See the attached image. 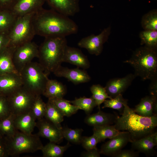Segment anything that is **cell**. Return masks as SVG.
<instances>
[{
    "label": "cell",
    "instance_id": "cell-1",
    "mask_svg": "<svg viewBox=\"0 0 157 157\" xmlns=\"http://www.w3.org/2000/svg\"><path fill=\"white\" fill-rule=\"evenodd\" d=\"M33 23L36 35L45 38L50 37H66L76 33V24L69 17L55 10L42 8L35 12Z\"/></svg>",
    "mask_w": 157,
    "mask_h": 157
},
{
    "label": "cell",
    "instance_id": "cell-2",
    "mask_svg": "<svg viewBox=\"0 0 157 157\" xmlns=\"http://www.w3.org/2000/svg\"><path fill=\"white\" fill-rule=\"evenodd\" d=\"M121 116H117L114 125L120 131H127L132 141L150 135L154 132L157 126V115L147 117L135 113L127 104Z\"/></svg>",
    "mask_w": 157,
    "mask_h": 157
},
{
    "label": "cell",
    "instance_id": "cell-3",
    "mask_svg": "<svg viewBox=\"0 0 157 157\" xmlns=\"http://www.w3.org/2000/svg\"><path fill=\"white\" fill-rule=\"evenodd\" d=\"M67 45L66 37L59 36L45 38L39 47V63L48 75L61 65Z\"/></svg>",
    "mask_w": 157,
    "mask_h": 157
},
{
    "label": "cell",
    "instance_id": "cell-4",
    "mask_svg": "<svg viewBox=\"0 0 157 157\" xmlns=\"http://www.w3.org/2000/svg\"><path fill=\"white\" fill-rule=\"evenodd\" d=\"M124 63L131 65L135 76L140 77L142 80H151L157 77V49L141 47Z\"/></svg>",
    "mask_w": 157,
    "mask_h": 157
},
{
    "label": "cell",
    "instance_id": "cell-5",
    "mask_svg": "<svg viewBox=\"0 0 157 157\" xmlns=\"http://www.w3.org/2000/svg\"><path fill=\"white\" fill-rule=\"evenodd\" d=\"M3 138L8 156L33 153L41 150L43 146L37 133L28 134L17 130L13 136Z\"/></svg>",
    "mask_w": 157,
    "mask_h": 157
},
{
    "label": "cell",
    "instance_id": "cell-6",
    "mask_svg": "<svg viewBox=\"0 0 157 157\" xmlns=\"http://www.w3.org/2000/svg\"><path fill=\"white\" fill-rule=\"evenodd\" d=\"M19 74L24 88L36 96L43 95L49 78L39 63L31 61Z\"/></svg>",
    "mask_w": 157,
    "mask_h": 157
},
{
    "label": "cell",
    "instance_id": "cell-7",
    "mask_svg": "<svg viewBox=\"0 0 157 157\" xmlns=\"http://www.w3.org/2000/svg\"><path fill=\"white\" fill-rule=\"evenodd\" d=\"M35 13L18 17L8 33L9 46L16 48L32 41L36 35L33 23Z\"/></svg>",
    "mask_w": 157,
    "mask_h": 157
},
{
    "label": "cell",
    "instance_id": "cell-8",
    "mask_svg": "<svg viewBox=\"0 0 157 157\" xmlns=\"http://www.w3.org/2000/svg\"><path fill=\"white\" fill-rule=\"evenodd\" d=\"M36 96L23 86L7 97L11 113L16 116L31 111Z\"/></svg>",
    "mask_w": 157,
    "mask_h": 157
},
{
    "label": "cell",
    "instance_id": "cell-9",
    "mask_svg": "<svg viewBox=\"0 0 157 157\" xmlns=\"http://www.w3.org/2000/svg\"><path fill=\"white\" fill-rule=\"evenodd\" d=\"M39 47L32 41L22 44L16 48L14 50L13 60L15 66L19 73L23 68L38 57Z\"/></svg>",
    "mask_w": 157,
    "mask_h": 157
},
{
    "label": "cell",
    "instance_id": "cell-10",
    "mask_svg": "<svg viewBox=\"0 0 157 157\" xmlns=\"http://www.w3.org/2000/svg\"><path fill=\"white\" fill-rule=\"evenodd\" d=\"M110 32L111 27L109 26L98 35L92 34L82 38L78 43V45L86 49L91 54L98 56L102 53L103 45L107 41Z\"/></svg>",
    "mask_w": 157,
    "mask_h": 157
},
{
    "label": "cell",
    "instance_id": "cell-11",
    "mask_svg": "<svg viewBox=\"0 0 157 157\" xmlns=\"http://www.w3.org/2000/svg\"><path fill=\"white\" fill-rule=\"evenodd\" d=\"M109 139L102 145L99 151L101 154L111 157H113L129 142H131L132 141L130 133L127 131H121Z\"/></svg>",
    "mask_w": 157,
    "mask_h": 157
},
{
    "label": "cell",
    "instance_id": "cell-12",
    "mask_svg": "<svg viewBox=\"0 0 157 157\" xmlns=\"http://www.w3.org/2000/svg\"><path fill=\"white\" fill-rule=\"evenodd\" d=\"M39 130L37 133L40 137L45 138L50 142L59 143L64 138L62 129L44 117L37 120L36 126Z\"/></svg>",
    "mask_w": 157,
    "mask_h": 157
},
{
    "label": "cell",
    "instance_id": "cell-13",
    "mask_svg": "<svg viewBox=\"0 0 157 157\" xmlns=\"http://www.w3.org/2000/svg\"><path fill=\"white\" fill-rule=\"evenodd\" d=\"M136 77L134 74L131 73L122 78L110 79L105 87L107 94L112 98L122 94Z\"/></svg>",
    "mask_w": 157,
    "mask_h": 157
},
{
    "label": "cell",
    "instance_id": "cell-14",
    "mask_svg": "<svg viewBox=\"0 0 157 157\" xmlns=\"http://www.w3.org/2000/svg\"><path fill=\"white\" fill-rule=\"evenodd\" d=\"M53 73L56 76L64 77L75 84L87 83L91 79L86 71L78 67L70 69L61 65Z\"/></svg>",
    "mask_w": 157,
    "mask_h": 157
},
{
    "label": "cell",
    "instance_id": "cell-15",
    "mask_svg": "<svg viewBox=\"0 0 157 157\" xmlns=\"http://www.w3.org/2000/svg\"><path fill=\"white\" fill-rule=\"evenodd\" d=\"M23 86L19 73L2 74L0 76V95L8 97Z\"/></svg>",
    "mask_w": 157,
    "mask_h": 157
},
{
    "label": "cell",
    "instance_id": "cell-16",
    "mask_svg": "<svg viewBox=\"0 0 157 157\" xmlns=\"http://www.w3.org/2000/svg\"><path fill=\"white\" fill-rule=\"evenodd\" d=\"M69 63L84 69L89 68L90 64L88 59L78 49L67 45L66 48L63 62Z\"/></svg>",
    "mask_w": 157,
    "mask_h": 157
},
{
    "label": "cell",
    "instance_id": "cell-17",
    "mask_svg": "<svg viewBox=\"0 0 157 157\" xmlns=\"http://www.w3.org/2000/svg\"><path fill=\"white\" fill-rule=\"evenodd\" d=\"M51 9L69 17L79 11V0H46Z\"/></svg>",
    "mask_w": 157,
    "mask_h": 157
},
{
    "label": "cell",
    "instance_id": "cell-18",
    "mask_svg": "<svg viewBox=\"0 0 157 157\" xmlns=\"http://www.w3.org/2000/svg\"><path fill=\"white\" fill-rule=\"evenodd\" d=\"M46 0H17L11 9L17 17L33 13L42 9Z\"/></svg>",
    "mask_w": 157,
    "mask_h": 157
},
{
    "label": "cell",
    "instance_id": "cell-19",
    "mask_svg": "<svg viewBox=\"0 0 157 157\" xmlns=\"http://www.w3.org/2000/svg\"><path fill=\"white\" fill-rule=\"evenodd\" d=\"M133 110L135 113L142 116L157 115V97L150 95L143 97Z\"/></svg>",
    "mask_w": 157,
    "mask_h": 157
},
{
    "label": "cell",
    "instance_id": "cell-20",
    "mask_svg": "<svg viewBox=\"0 0 157 157\" xmlns=\"http://www.w3.org/2000/svg\"><path fill=\"white\" fill-rule=\"evenodd\" d=\"M36 120L31 111L22 115H14V126L17 130L22 133L31 134L36 126Z\"/></svg>",
    "mask_w": 157,
    "mask_h": 157
},
{
    "label": "cell",
    "instance_id": "cell-21",
    "mask_svg": "<svg viewBox=\"0 0 157 157\" xmlns=\"http://www.w3.org/2000/svg\"><path fill=\"white\" fill-rule=\"evenodd\" d=\"M117 116L104 113L100 110L95 113L88 115L84 119V122L92 126L111 125L114 124Z\"/></svg>",
    "mask_w": 157,
    "mask_h": 157
},
{
    "label": "cell",
    "instance_id": "cell-22",
    "mask_svg": "<svg viewBox=\"0 0 157 157\" xmlns=\"http://www.w3.org/2000/svg\"><path fill=\"white\" fill-rule=\"evenodd\" d=\"M15 49L9 46L0 53L1 74L19 73L15 66L13 60V54Z\"/></svg>",
    "mask_w": 157,
    "mask_h": 157
},
{
    "label": "cell",
    "instance_id": "cell-23",
    "mask_svg": "<svg viewBox=\"0 0 157 157\" xmlns=\"http://www.w3.org/2000/svg\"><path fill=\"white\" fill-rule=\"evenodd\" d=\"M131 143L132 149L143 153L147 156H153L156 154L154 148L156 145L153 140L151 134L133 140Z\"/></svg>",
    "mask_w": 157,
    "mask_h": 157
},
{
    "label": "cell",
    "instance_id": "cell-24",
    "mask_svg": "<svg viewBox=\"0 0 157 157\" xmlns=\"http://www.w3.org/2000/svg\"><path fill=\"white\" fill-rule=\"evenodd\" d=\"M67 91L66 86L62 83L49 79L43 95L48 99L63 98Z\"/></svg>",
    "mask_w": 157,
    "mask_h": 157
},
{
    "label": "cell",
    "instance_id": "cell-25",
    "mask_svg": "<svg viewBox=\"0 0 157 157\" xmlns=\"http://www.w3.org/2000/svg\"><path fill=\"white\" fill-rule=\"evenodd\" d=\"M46 108L44 117L60 129L63 127L61 123L63 121V113L49 100L46 103Z\"/></svg>",
    "mask_w": 157,
    "mask_h": 157
},
{
    "label": "cell",
    "instance_id": "cell-26",
    "mask_svg": "<svg viewBox=\"0 0 157 157\" xmlns=\"http://www.w3.org/2000/svg\"><path fill=\"white\" fill-rule=\"evenodd\" d=\"M17 17L11 9L0 10V33H8Z\"/></svg>",
    "mask_w": 157,
    "mask_h": 157
},
{
    "label": "cell",
    "instance_id": "cell-27",
    "mask_svg": "<svg viewBox=\"0 0 157 157\" xmlns=\"http://www.w3.org/2000/svg\"><path fill=\"white\" fill-rule=\"evenodd\" d=\"M93 131V134L96 136L99 142L106 139H110L121 132L117 130L114 125H111L94 126Z\"/></svg>",
    "mask_w": 157,
    "mask_h": 157
},
{
    "label": "cell",
    "instance_id": "cell-28",
    "mask_svg": "<svg viewBox=\"0 0 157 157\" xmlns=\"http://www.w3.org/2000/svg\"><path fill=\"white\" fill-rule=\"evenodd\" d=\"M71 146L69 142L64 146H60L56 144V143L50 142L43 146L41 150L43 157H61Z\"/></svg>",
    "mask_w": 157,
    "mask_h": 157
},
{
    "label": "cell",
    "instance_id": "cell-29",
    "mask_svg": "<svg viewBox=\"0 0 157 157\" xmlns=\"http://www.w3.org/2000/svg\"><path fill=\"white\" fill-rule=\"evenodd\" d=\"M63 113L69 117L76 113L80 108L71 104L69 101L63 98L48 99Z\"/></svg>",
    "mask_w": 157,
    "mask_h": 157
},
{
    "label": "cell",
    "instance_id": "cell-30",
    "mask_svg": "<svg viewBox=\"0 0 157 157\" xmlns=\"http://www.w3.org/2000/svg\"><path fill=\"white\" fill-rule=\"evenodd\" d=\"M14 115L11 113L7 117L0 120V135L3 137L13 135L17 130L14 124Z\"/></svg>",
    "mask_w": 157,
    "mask_h": 157
},
{
    "label": "cell",
    "instance_id": "cell-31",
    "mask_svg": "<svg viewBox=\"0 0 157 157\" xmlns=\"http://www.w3.org/2000/svg\"><path fill=\"white\" fill-rule=\"evenodd\" d=\"M140 44L157 49V30H144L139 33Z\"/></svg>",
    "mask_w": 157,
    "mask_h": 157
},
{
    "label": "cell",
    "instance_id": "cell-32",
    "mask_svg": "<svg viewBox=\"0 0 157 157\" xmlns=\"http://www.w3.org/2000/svg\"><path fill=\"white\" fill-rule=\"evenodd\" d=\"M69 102L74 106L79 107L80 110H83L87 115L90 114L94 108L97 106L96 103L91 96L89 98L85 97L76 98Z\"/></svg>",
    "mask_w": 157,
    "mask_h": 157
},
{
    "label": "cell",
    "instance_id": "cell-33",
    "mask_svg": "<svg viewBox=\"0 0 157 157\" xmlns=\"http://www.w3.org/2000/svg\"><path fill=\"white\" fill-rule=\"evenodd\" d=\"M90 90L99 110H100L101 105L106 99L112 98L107 94L105 87L99 84L92 85L90 88Z\"/></svg>",
    "mask_w": 157,
    "mask_h": 157
},
{
    "label": "cell",
    "instance_id": "cell-34",
    "mask_svg": "<svg viewBox=\"0 0 157 157\" xmlns=\"http://www.w3.org/2000/svg\"><path fill=\"white\" fill-rule=\"evenodd\" d=\"M83 130L82 129H72L68 127H63L62 132L64 138L68 142L76 144H81Z\"/></svg>",
    "mask_w": 157,
    "mask_h": 157
},
{
    "label": "cell",
    "instance_id": "cell-35",
    "mask_svg": "<svg viewBox=\"0 0 157 157\" xmlns=\"http://www.w3.org/2000/svg\"><path fill=\"white\" fill-rule=\"evenodd\" d=\"M141 24L144 30H157V10H151L142 17Z\"/></svg>",
    "mask_w": 157,
    "mask_h": 157
},
{
    "label": "cell",
    "instance_id": "cell-36",
    "mask_svg": "<svg viewBox=\"0 0 157 157\" xmlns=\"http://www.w3.org/2000/svg\"><path fill=\"white\" fill-rule=\"evenodd\" d=\"M128 100L124 99L122 94L118 95L114 98L106 99L104 102L102 108H111L118 111L121 114L123 112L124 105L127 104Z\"/></svg>",
    "mask_w": 157,
    "mask_h": 157
},
{
    "label": "cell",
    "instance_id": "cell-37",
    "mask_svg": "<svg viewBox=\"0 0 157 157\" xmlns=\"http://www.w3.org/2000/svg\"><path fill=\"white\" fill-rule=\"evenodd\" d=\"M46 108V103L43 101L41 95L36 96L31 110L36 119L44 117Z\"/></svg>",
    "mask_w": 157,
    "mask_h": 157
},
{
    "label": "cell",
    "instance_id": "cell-38",
    "mask_svg": "<svg viewBox=\"0 0 157 157\" xmlns=\"http://www.w3.org/2000/svg\"><path fill=\"white\" fill-rule=\"evenodd\" d=\"M99 142L97 138L93 133L90 136H82L81 144L85 149L88 150L97 148V145Z\"/></svg>",
    "mask_w": 157,
    "mask_h": 157
},
{
    "label": "cell",
    "instance_id": "cell-39",
    "mask_svg": "<svg viewBox=\"0 0 157 157\" xmlns=\"http://www.w3.org/2000/svg\"><path fill=\"white\" fill-rule=\"evenodd\" d=\"M11 113L7 97L0 95V120L7 117Z\"/></svg>",
    "mask_w": 157,
    "mask_h": 157
},
{
    "label": "cell",
    "instance_id": "cell-40",
    "mask_svg": "<svg viewBox=\"0 0 157 157\" xmlns=\"http://www.w3.org/2000/svg\"><path fill=\"white\" fill-rule=\"evenodd\" d=\"M9 44L8 33H0V53L9 46Z\"/></svg>",
    "mask_w": 157,
    "mask_h": 157
},
{
    "label": "cell",
    "instance_id": "cell-41",
    "mask_svg": "<svg viewBox=\"0 0 157 157\" xmlns=\"http://www.w3.org/2000/svg\"><path fill=\"white\" fill-rule=\"evenodd\" d=\"M139 152L131 149L121 150L115 154L113 157H137L139 156Z\"/></svg>",
    "mask_w": 157,
    "mask_h": 157
},
{
    "label": "cell",
    "instance_id": "cell-42",
    "mask_svg": "<svg viewBox=\"0 0 157 157\" xmlns=\"http://www.w3.org/2000/svg\"><path fill=\"white\" fill-rule=\"evenodd\" d=\"M100 151L97 148L86 150L82 153L81 156L83 157H100Z\"/></svg>",
    "mask_w": 157,
    "mask_h": 157
},
{
    "label": "cell",
    "instance_id": "cell-43",
    "mask_svg": "<svg viewBox=\"0 0 157 157\" xmlns=\"http://www.w3.org/2000/svg\"><path fill=\"white\" fill-rule=\"evenodd\" d=\"M17 0H0V10L11 9Z\"/></svg>",
    "mask_w": 157,
    "mask_h": 157
},
{
    "label": "cell",
    "instance_id": "cell-44",
    "mask_svg": "<svg viewBox=\"0 0 157 157\" xmlns=\"http://www.w3.org/2000/svg\"><path fill=\"white\" fill-rule=\"evenodd\" d=\"M151 81L149 88L150 95L157 97V78H155Z\"/></svg>",
    "mask_w": 157,
    "mask_h": 157
},
{
    "label": "cell",
    "instance_id": "cell-45",
    "mask_svg": "<svg viewBox=\"0 0 157 157\" xmlns=\"http://www.w3.org/2000/svg\"><path fill=\"white\" fill-rule=\"evenodd\" d=\"M8 156L4 138L0 135V157Z\"/></svg>",
    "mask_w": 157,
    "mask_h": 157
},
{
    "label": "cell",
    "instance_id": "cell-46",
    "mask_svg": "<svg viewBox=\"0 0 157 157\" xmlns=\"http://www.w3.org/2000/svg\"><path fill=\"white\" fill-rule=\"evenodd\" d=\"M153 140L156 146L157 145V133L156 131L154 132L151 134Z\"/></svg>",
    "mask_w": 157,
    "mask_h": 157
}]
</instances>
